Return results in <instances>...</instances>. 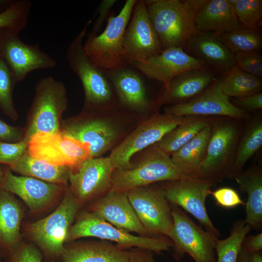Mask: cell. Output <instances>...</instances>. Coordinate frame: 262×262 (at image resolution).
<instances>
[{
  "mask_svg": "<svg viewBox=\"0 0 262 262\" xmlns=\"http://www.w3.org/2000/svg\"><path fill=\"white\" fill-rule=\"evenodd\" d=\"M212 117L184 116L181 122L166 133L156 144L164 152L171 155L210 125Z\"/></svg>",
  "mask_w": 262,
  "mask_h": 262,
  "instance_id": "obj_32",
  "label": "cell"
},
{
  "mask_svg": "<svg viewBox=\"0 0 262 262\" xmlns=\"http://www.w3.org/2000/svg\"><path fill=\"white\" fill-rule=\"evenodd\" d=\"M221 88L228 97L241 98L261 92V77L244 72L236 66L222 75Z\"/></svg>",
  "mask_w": 262,
  "mask_h": 262,
  "instance_id": "obj_33",
  "label": "cell"
},
{
  "mask_svg": "<svg viewBox=\"0 0 262 262\" xmlns=\"http://www.w3.org/2000/svg\"><path fill=\"white\" fill-rule=\"evenodd\" d=\"M139 221L150 237L167 235L173 219L170 204L160 185L137 187L126 192Z\"/></svg>",
  "mask_w": 262,
  "mask_h": 262,
  "instance_id": "obj_14",
  "label": "cell"
},
{
  "mask_svg": "<svg viewBox=\"0 0 262 262\" xmlns=\"http://www.w3.org/2000/svg\"><path fill=\"white\" fill-rule=\"evenodd\" d=\"M211 134L210 124L171 155V158L184 176L201 177L200 170L206 157Z\"/></svg>",
  "mask_w": 262,
  "mask_h": 262,
  "instance_id": "obj_29",
  "label": "cell"
},
{
  "mask_svg": "<svg viewBox=\"0 0 262 262\" xmlns=\"http://www.w3.org/2000/svg\"><path fill=\"white\" fill-rule=\"evenodd\" d=\"M67 106L66 90L63 82L52 76L40 79L35 86V96L23 139L28 143L37 133L60 131L61 118Z\"/></svg>",
  "mask_w": 262,
  "mask_h": 262,
  "instance_id": "obj_8",
  "label": "cell"
},
{
  "mask_svg": "<svg viewBox=\"0 0 262 262\" xmlns=\"http://www.w3.org/2000/svg\"><path fill=\"white\" fill-rule=\"evenodd\" d=\"M4 179V171L0 167V186L1 184Z\"/></svg>",
  "mask_w": 262,
  "mask_h": 262,
  "instance_id": "obj_50",
  "label": "cell"
},
{
  "mask_svg": "<svg viewBox=\"0 0 262 262\" xmlns=\"http://www.w3.org/2000/svg\"><path fill=\"white\" fill-rule=\"evenodd\" d=\"M32 3L28 0H13L0 13V29H7L20 33L27 26Z\"/></svg>",
  "mask_w": 262,
  "mask_h": 262,
  "instance_id": "obj_36",
  "label": "cell"
},
{
  "mask_svg": "<svg viewBox=\"0 0 262 262\" xmlns=\"http://www.w3.org/2000/svg\"><path fill=\"white\" fill-rule=\"evenodd\" d=\"M242 121L225 116L212 117L211 134L200 170L201 178L214 184L226 178L243 131Z\"/></svg>",
  "mask_w": 262,
  "mask_h": 262,
  "instance_id": "obj_6",
  "label": "cell"
},
{
  "mask_svg": "<svg viewBox=\"0 0 262 262\" xmlns=\"http://www.w3.org/2000/svg\"><path fill=\"white\" fill-rule=\"evenodd\" d=\"M19 33L0 29V56L11 69L16 83L22 81L33 71L57 66L56 60L42 50L38 45L22 41Z\"/></svg>",
  "mask_w": 262,
  "mask_h": 262,
  "instance_id": "obj_15",
  "label": "cell"
},
{
  "mask_svg": "<svg viewBox=\"0 0 262 262\" xmlns=\"http://www.w3.org/2000/svg\"><path fill=\"white\" fill-rule=\"evenodd\" d=\"M3 262H42L44 256L41 250L32 244L21 242Z\"/></svg>",
  "mask_w": 262,
  "mask_h": 262,
  "instance_id": "obj_40",
  "label": "cell"
},
{
  "mask_svg": "<svg viewBox=\"0 0 262 262\" xmlns=\"http://www.w3.org/2000/svg\"><path fill=\"white\" fill-rule=\"evenodd\" d=\"M196 29L219 35L239 29L241 25L232 0H205L195 18Z\"/></svg>",
  "mask_w": 262,
  "mask_h": 262,
  "instance_id": "obj_26",
  "label": "cell"
},
{
  "mask_svg": "<svg viewBox=\"0 0 262 262\" xmlns=\"http://www.w3.org/2000/svg\"><path fill=\"white\" fill-rule=\"evenodd\" d=\"M222 78L221 75L201 93L186 102L165 106L164 113L176 116H225L246 119L250 116L248 112L233 105L229 97L223 93Z\"/></svg>",
  "mask_w": 262,
  "mask_h": 262,
  "instance_id": "obj_19",
  "label": "cell"
},
{
  "mask_svg": "<svg viewBox=\"0 0 262 262\" xmlns=\"http://www.w3.org/2000/svg\"><path fill=\"white\" fill-rule=\"evenodd\" d=\"M220 37L233 54L239 51L260 50L262 47V34L260 27L241 26L238 29L221 34Z\"/></svg>",
  "mask_w": 262,
  "mask_h": 262,
  "instance_id": "obj_35",
  "label": "cell"
},
{
  "mask_svg": "<svg viewBox=\"0 0 262 262\" xmlns=\"http://www.w3.org/2000/svg\"><path fill=\"white\" fill-rule=\"evenodd\" d=\"M81 208L67 187L60 204L51 213L27 225V235L48 262L62 260L67 232Z\"/></svg>",
  "mask_w": 262,
  "mask_h": 262,
  "instance_id": "obj_5",
  "label": "cell"
},
{
  "mask_svg": "<svg viewBox=\"0 0 262 262\" xmlns=\"http://www.w3.org/2000/svg\"><path fill=\"white\" fill-rule=\"evenodd\" d=\"M28 147L24 139L12 143L0 141V164L11 166L26 152Z\"/></svg>",
  "mask_w": 262,
  "mask_h": 262,
  "instance_id": "obj_41",
  "label": "cell"
},
{
  "mask_svg": "<svg viewBox=\"0 0 262 262\" xmlns=\"http://www.w3.org/2000/svg\"><path fill=\"white\" fill-rule=\"evenodd\" d=\"M87 237L115 242L118 247L123 250L138 247L161 254L173 246L172 242L167 237L134 235L115 227L86 209L80 210L67 232L65 243Z\"/></svg>",
  "mask_w": 262,
  "mask_h": 262,
  "instance_id": "obj_4",
  "label": "cell"
},
{
  "mask_svg": "<svg viewBox=\"0 0 262 262\" xmlns=\"http://www.w3.org/2000/svg\"><path fill=\"white\" fill-rule=\"evenodd\" d=\"M123 41L130 64L145 60L163 50L144 0H137L124 32Z\"/></svg>",
  "mask_w": 262,
  "mask_h": 262,
  "instance_id": "obj_18",
  "label": "cell"
},
{
  "mask_svg": "<svg viewBox=\"0 0 262 262\" xmlns=\"http://www.w3.org/2000/svg\"><path fill=\"white\" fill-rule=\"evenodd\" d=\"M208 66L184 71L164 86L156 99L158 107L182 104L191 100L219 77Z\"/></svg>",
  "mask_w": 262,
  "mask_h": 262,
  "instance_id": "obj_22",
  "label": "cell"
},
{
  "mask_svg": "<svg viewBox=\"0 0 262 262\" xmlns=\"http://www.w3.org/2000/svg\"><path fill=\"white\" fill-rule=\"evenodd\" d=\"M85 209L118 229L150 237L136 215L126 192L111 190L88 205Z\"/></svg>",
  "mask_w": 262,
  "mask_h": 262,
  "instance_id": "obj_23",
  "label": "cell"
},
{
  "mask_svg": "<svg viewBox=\"0 0 262 262\" xmlns=\"http://www.w3.org/2000/svg\"><path fill=\"white\" fill-rule=\"evenodd\" d=\"M104 71L119 109L136 116L147 114L158 107L149 98L146 77L132 65Z\"/></svg>",
  "mask_w": 262,
  "mask_h": 262,
  "instance_id": "obj_17",
  "label": "cell"
},
{
  "mask_svg": "<svg viewBox=\"0 0 262 262\" xmlns=\"http://www.w3.org/2000/svg\"><path fill=\"white\" fill-rule=\"evenodd\" d=\"M240 190L247 195L245 202L246 223L251 229L259 230L262 227V168L253 165L243 170L234 179Z\"/></svg>",
  "mask_w": 262,
  "mask_h": 262,
  "instance_id": "obj_28",
  "label": "cell"
},
{
  "mask_svg": "<svg viewBox=\"0 0 262 262\" xmlns=\"http://www.w3.org/2000/svg\"><path fill=\"white\" fill-rule=\"evenodd\" d=\"M128 250V262H156L153 252L150 250L138 247H133Z\"/></svg>",
  "mask_w": 262,
  "mask_h": 262,
  "instance_id": "obj_46",
  "label": "cell"
},
{
  "mask_svg": "<svg viewBox=\"0 0 262 262\" xmlns=\"http://www.w3.org/2000/svg\"><path fill=\"white\" fill-rule=\"evenodd\" d=\"M9 169L22 176L34 178L49 183L67 186L71 173L66 166H56L31 156L27 150Z\"/></svg>",
  "mask_w": 262,
  "mask_h": 262,
  "instance_id": "obj_31",
  "label": "cell"
},
{
  "mask_svg": "<svg viewBox=\"0 0 262 262\" xmlns=\"http://www.w3.org/2000/svg\"><path fill=\"white\" fill-rule=\"evenodd\" d=\"M15 84L11 69L0 56V109L4 114L14 120L18 118L13 98Z\"/></svg>",
  "mask_w": 262,
  "mask_h": 262,
  "instance_id": "obj_37",
  "label": "cell"
},
{
  "mask_svg": "<svg viewBox=\"0 0 262 262\" xmlns=\"http://www.w3.org/2000/svg\"><path fill=\"white\" fill-rule=\"evenodd\" d=\"M128 169H115L112 175L111 190L127 192L137 187L158 182L174 180L184 175L172 161L170 155L155 144Z\"/></svg>",
  "mask_w": 262,
  "mask_h": 262,
  "instance_id": "obj_9",
  "label": "cell"
},
{
  "mask_svg": "<svg viewBox=\"0 0 262 262\" xmlns=\"http://www.w3.org/2000/svg\"><path fill=\"white\" fill-rule=\"evenodd\" d=\"M210 195L213 197L216 204L223 208L229 209L240 205H245V202L241 199L238 192L230 187H221L214 191H211Z\"/></svg>",
  "mask_w": 262,
  "mask_h": 262,
  "instance_id": "obj_42",
  "label": "cell"
},
{
  "mask_svg": "<svg viewBox=\"0 0 262 262\" xmlns=\"http://www.w3.org/2000/svg\"><path fill=\"white\" fill-rule=\"evenodd\" d=\"M89 20L69 45L66 58L71 69L80 79L84 92L83 110L96 111L118 108L115 96L104 70L94 64L85 54L83 40Z\"/></svg>",
  "mask_w": 262,
  "mask_h": 262,
  "instance_id": "obj_3",
  "label": "cell"
},
{
  "mask_svg": "<svg viewBox=\"0 0 262 262\" xmlns=\"http://www.w3.org/2000/svg\"><path fill=\"white\" fill-rule=\"evenodd\" d=\"M205 0H145L150 19L163 50H184L197 31L195 18Z\"/></svg>",
  "mask_w": 262,
  "mask_h": 262,
  "instance_id": "obj_2",
  "label": "cell"
},
{
  "mask_svg": "<svg viewBox=\"0 0 262 262\" xmlns=\"http://www.w3.org/2000/svg\"><path fill=\"white\" fill-rule=\"evenodd\" d=\"M2 257V254H1V252L0 251V261Z\"/></svg>",
  "mask_w": 262,
  "mask_h": 262,
  "instance_id": "obj_51",
  "label": "cell"
},
{
  "mask_svg": "<svg viewBox=\"0 0 262 262\" xmlns=\"http://www.w3.org/2000/svg\"><path fill=\"white\" fill-rule=\"evenodd\" d=\"M22 209L12 194L0 188V251L4 258L21 243Z\"/></svg>",
  "mask_w": 262,
  "mask_h": 262,
  "instance_id": "obj_27",
  "label": "cell"
},
{
  "mask_svg": "<svg viewBox=\"0 0 262 262\" xmlns=\"http://www.w3.org/2000/svg\"><path fill=\"white\" fill-rule=\"evenodd\" d=\"M170 207L173 224L167 237L173 243V258L179 261L188 254L195 262H216V238L197 225L180 207L172 204Z\"/></svg>",
  "mask_w": 262,
  "mask_h": 262,
  "instance_id": "obj_10",
  "label": "cell"
},
{
  "mask_svg": "<svg viewBox=\"0 0 262 262\" xmlns=\"http://www.w3.org/2000/svg\"><path fill=\"white\" fill-rule=\"evenodd\" d=\"M131 65L148 79L160 82L164 86L184 71L207 66L203 61L193 58L183 49L177 48L164 49L156 55Z\"/></svg>",
  "mask_w": 262,
  "mask_h": 262,
  "instance_id": "obj_21",
  "label": "cell"
},
{
  "mask_svg": "<svg viewBox=\"0 0 262 262\" xmlns=\"http://www.w3.org/2000/svg\"><path fill=\"white\" fill-rule=\"evenodd\" d=\"M230 101L236 107L247 112L261 110L262 109V93L261 92L241 98H234Z\"/></svg>",
  "mask_w": 262,
  "mask_h": 262,
  "instance_id": "obj_43",
  "label": "cell"
},
{
  "mask_svg": "<svg viewBox=\"0 0 262 262\" xmlns=\"http://www.w3.org/2000/svg\"><path fill=\"white\" fill-rule=\"evenodd\" d=\"M168 201L192 214L206 231L216 238H219V231L212 222L207 211L206 200L214 184L201 177L183 176L180 179L162 182Z\"/></svg>",
  "mask_w": 262,
  "mask_h": 262,
  "instance_id": "obj_13",
  "label": "cell"
},
{
  "mask_svg": "<svg viewBox=\"0 0 262 262\" xmlns=\"http://www.w3.org/2000/svg\"><path fill=\"white\" fill-rule=\"evenodd\" d=\"M115 167L109 157L91 158L70 174L68 186L82 208L105 195L112 189Z\"/></svg>",
  "mask_w": 262,
  "mask_h": 262,
  "instance_id": "obj_16",
  "label": "cell"
},
{
  "mask_svg": "<svg viewBox=\"0 0 262 262\" xmlns=\"http://www.w3.org/2000/svg\"><path fill=\"white\" fill-rule=\"evenodd\" d=\"M27 151L33 157L50 164L67 166L72 173L91 158L88 145L61 131L35 134L28 142Z\"/></svg>",
  "mask_w": 262,
  "mask_h": 262,
  "instance_id": "obj_12",
  "label": "cell"
},
{
  "mask_svg": "<svg viewBox=\"0 0 262 262\" xmlns=\"http://www.w3.org/2000/svg\"><path fill=\"white\" fill-rule=\"evenodd\" d=\"M236 262H262V251L249 252L240 248Z\"/></svg>",
  "mask_w": 262,
  "mask_h": 262,
  "instance_id": "obj_48",
  "label": "cell"
},
{
  "mask_svg": "<svg viewBox=\"0 0 262 262\" xmlns=\"http://www.w3.org/2000/svg\"><path fill=\"white\" fill-rule=\"evenodd\" d=\"M241 248L249 252H257L262 249V233L256 235H246L241 245Z\"/></svg>",
  "mask_w": 262,
  "mask_h": 262,
  "instance_id": "obj_47",
  "label": "cell"
},
{
  "mask_svg": "<svg viewBox=\"0 0 262 262\" xmlns=\"http://www.w3.org/2000/svg\"><path fill=\"white\" fill-rule=\"evenodd\" d=\"M232 1L242 26L260 27L262 19V0H232Z\"/></svg>",
  "mask_w": 262,
  "mask_h": 262,
  "instance_id": "obj_38",
  "label": "cell"
},
{
  "mask_svg": "<svg viewBox=\"0 0 262 262\" xmlns=\"http://www.w3.org/2000/svg\"><path fill=\"white\" fill-rule=\"evenodd\" d=\"M184 50L221 75L235 66L234 54L224 44L220 35L214 32L197 31L188 41Z\"/></svg>",
  "mask_w": 262,
  "mask_h": 262,
  "instance_id": "obj_24",
  "label": "cell"
},
{
  "mask_svg": "<svg viewBox=\"0 0 262 262\" xmlns=\"http://www.w3.org/2000/svg\"><path fill=\"white\" fill-rule=\"evenodd\" d=\"M183 117L156 113L139 123L112 150L109 157L115 168H131L133 165L131 159L135 154L160 141L180 124Z\"/></svg>",
  "mask_w": 262,
  "mask_h": 262,
  "instance_id": "obj_11",
  "label": "cell"
},
{
  "mask_svg": "<svg viewBox=\"0 0 262 262\" xmlns=\"http://www.w3.org/2000/svg\"><path fill=\"white\" fill-rule=\"evenodd\" d=\"M13 1V0H0V13L6 10Z\"/></svg>",
  "mask_w": 262,
  "mask_h": 262,
  "instance_id": "obj_49",
  "label": "cell"
},
{
  "mask_svg": "<svg viewBox=\"0 0 262 262\" xmlns=\"http://www.w3.org/2000/svg\"><path fill=\"white\" fill-rule=\"evenodd\" d=\"M231 166L226 178L234 179L244 170L247 161L262 146V116L255 115L246 119Z\"/></svg>",
  "mask_w": 262,
  "mask_h": 262,
  "instance_id": "obj_30",
  "label": "cell"
},
{
  "mask_svg": "<svg viewBox=\"0 0 262 262\" xmlns=\"http://www.w3.org/2000/svg\"><path fill=\"white\" fill-rule=\"evenodd\" d=\"M115 0H102L97 9L98 17L94 25L92 32L90 33L92 35L98 34L104 22L108 20L109 16L110 9L115 3Z\"/></svg>",
  "mask_w": 262,
  "mask_h": 262,
  "instance_id": "obj_44",
  "label": "cell"
},
{
  "mask_svg": "<svg viewBox=\"0 0 262 262\" xmlns=\"http://www.w3.org/2000/svg\"><path fill=\"white\" fill-rule=\"evenodd\" d=\"M137 0L126 1L120 12L111 15L100 34H89L83 44L85 54L97 66L103 70L120 67L128 64L123 47V34Z\"/></svg>",
  "mask_w": 262,
  "mask_h": 262,
  "instance_id": "obj_7",
  "label": "cell"
},
{
  "mask_svg": "<svg viewBox=\"0 0 262 262\" xmlns=\"http://www.w3.org/2000/svg\"><path fill=\"white\" fill-rule=\"evenodd\" d=\"M128 113L119 108L83 110L79 115L64 121L60 131L88 145L91 158L101 157L116 147L127 132L120 118Z\"/></svg>",
  "mask_w": 262,
  "mask_h": 262,
  "instance_id": "obj_1",
  "label": "cell"
},
{
  "mask_svg": "<svg viewBox=\"0 0 262 262\" xmlns=\"http://www.w3.org/2000/svg\"><path fill=\"white\" fill-rule=\"evenodd\" d=\"M23 138V132L19 129L0 119V141L16 143L22 140Z\"/></svg>",
  "mask_w": 262,
  "mask_h": 262,
  "instance_id": "obj_45",
  "label": "cell"
},
{
  "mask_svg": "<svg viewBox=\"0 0 262 262\" xmlns=\"http://www.w3.org/2000/svg\"><path fill=\"white\" fill-rule=\"evenodd\" d=\"M67 187L30 177L16 176L9 169L4 171L0 186V188L18 196L33 213L48 208Z\"/></svg>",
  "mask_w": 262,
  "mask_h": 262,
  "instance_id": "obj_20",
  "label": "cell"
},
{
  "mask_svg": "<svg viewBox=\"0 0 262 262\" xmlns=\"http://www.w3.org/2000/svg\"><path fill=\"white\" fill-rule=\"evenodd\" d=\"M245 220L235 221L230 229V235L226 239L215 240L216 262H236L242 243L251 230Z\"/></svg>",
  "mask_w": 262,
  "mask_h": 262,
  "instance_id": "obj_34",
  "label": "cell"
},
{
  "mask_svg": "<svg viewBox=\"0 0 262 262\" xmlns=\"http://www.w3.org/2000/svg\"><path fill=\"white\" fill-rule=\"evenodd\" d=\"M234 59L239 69L262 78V55L260 50L237 52L234 54Z\"/></svg>",
  "mask_w": 262,
  "mask_h": 262,
  "instance_id": "obj_39",
  "label": "cell"
},
{
  "mask_svg": "<svg viewBox=\"0 0 262 262\" xmlns=\"http://www.w3.org/2000/svg\"><path fill=\"white\" fill-rule=\"evenodd\" d=\"M129 250L101 240L74 241L65 244L63 262H128Z\"/></svg>",
  "mask_w": 262,
  "mask_h": 262,
  "instance_id": "obj_25",
  "label": "cell"
}]
</instances>
